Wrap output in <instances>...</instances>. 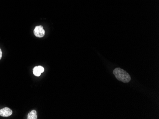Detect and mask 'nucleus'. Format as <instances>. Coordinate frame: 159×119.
Listing matches in <instances>:
<instances>
[{
	"mask_svg": "<svg viewBox=\"0 0 159 119\" xmlns=\"http://www.w3.org/2000/svg\"><path fill=\"white\" fill-rule=\"evenodd\" d=\"M113 73L119 81L125 83H127L131 81V78L130 74L121 68L114 69Z\"/></svg>",
	"mask_w": 159,
	"mask_h": 119,
	"instance_id": "1",
	"label": "nucleus"
},
{
	"mask_svg": "<svg viewBox=\"0 0 159 119\" xmlns=\"http://www.w3.org/2000/svg\"><path fill=\"white\" fill-rule=\"evenodd\" d=\"M34 35L38 38H42L45 35V30L42 26H37L33 30Z\"/></svg>",
	"mask_w": 159,
	"mask_h": 119,
	"instance_id": "2",
	"label": "nucleus"
},
{
	"mask_svg": "<svg viewBox=\"0 0 159 119\" xmlns=\"http://www.w3.org/2000/svg\"><path fill=\"white\" fill-rule=\"evenodd\" d=\"M12 114V110L8 107H5L0 110V116H1L9 117L11 116Z\"/></svg>",
	"mask_w": 159,
	"mask_h": 119,
	"instance_id": "3",
	"label": "nucleus"
},
{
	"mask_svg": "<svg viewBox=\"0 0 159 119\" xmlns=\"http://www.w3.org/2000/svg\"><path fill=\"white\" fill-rule=\"evenodd\" d=\"M44 69L42 66H35L33 69V73L36 76H41V74L44 72Z\"/></svg>",
	"mask_w": 159,
	"mask_h": 119,
	"instance_id": "4",
	"label": "nucleus"
},
{
	"mask_svg": "<svg viewBox=\"0 0 159 119\" xmlns=\"http://www.w3.org/2000/svg\"><path fill=\"white\" fill-rule=\"evenodd\" d=\"M37 118V112L35 110L31 111L28 115V119H36Z\"/></svg>",
	"mask_w": 159,
	"mask_h": 119,
	"instance_id": "5",
	"label": "nucleus"
},
{
	"mask_svg": "<svg viewBox=\"0 0 159 119\" xmlns=\"http://www.w3.org/2000/svg\"><path fill=\"white\" fill-rule=\"evenodd\" d=\"M2 57V51H1V49H0V60H1Z\"/></svg>",
	"mask_w": 159,
	"mask_h": 119,
	"instance_id": "6",
	"label": "nucleus"
}]
</instances>
